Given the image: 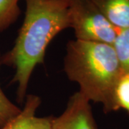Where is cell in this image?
I'll use <instances>...</instances> for the list:
<instances>
[{
  "mask_svg": "<svg viewBox=\"0 0 129 129\" xmlns=\"http://www.w3.org/2000/svg\"><path fill=\"white\" fill-rule=\"evenodd\" d=\"M23 23L12 48L2 55V64L15 70L11 83L17 84V101L22 103L32 74L43 64L53 38L70 27L68 0H25Z\"/></svg>",
  "mask_w": 129,
  "mask_h": 129,
  "instance_id": "1",
  "label": "cell"
},
{
  "mask_svg": "<svg viewBox=\"0 0 129 129\" xmlns=\"http://www.w3.org/2000/svg\"><path fill=\"white\" fill-rule=\"evenodd\" d=\"M64 71L80 86L89 101L101 103L105 113L119 110L115 89L123 72L113 45L70 40L66 46Z\"/></svg>",
  "mask_w": 129,
  "mask_h": 129,
  "instance_id": "2",
  "label": "cell"
},
{
  "mask_svg": "<svg viewBox=\"0 0 129 129\" xmlns=\"http://www.w3.org/2000/svg\"><path fill=\"white\" fill-rule=\"evenodd\" d=\"M70 28L75 40L113 45L118 29L92 0H68Z\"/></svg>",
  "mask_w": 129,
  "mask_h": 129,
  "instance_id": "3",
  "label": "cell"
},
{
  "mask_svg": "<svg viewBox=\"0 0 129 129\" xmlns=\"http://www.w3.org/2000/svg\"><path fill=\"white\" fill-rule=\"evenodd\" d=\"M52 129H97L90 101L80 92H75L64 112L53 116Z\"/></svg>",
  "mask_w": 129,
  "mask_h": 129,
  "instance_id": "4",
  "label": "cell"
},
{
  "mask_svg": "<svg viewBox=\"0 0 129 129\" xmlns=\"http://www.w3.org/2000/svg\"><path fill=\"white\" fill-rule=\"evenodd\" d=\"M40 104L41 99L39 96L26 95L23 109L0 129H52L53 116L37 117L35 115Z\"/></svg>",
  "mask_w": 129,
  "mask_h": 129,
  "instance_id": "5",
  "label": "cell"
},
{
  "mask_svg": "<svg viewBox=\"0 0 129 129\" xmlns=\"http://www.w3.org/2000/svg\"><path fill=\"white\" fill-rule=\"evenodd\" d=\"M113 25L129 27V0H92Z\"/></svg>",
  "mask_w": 129,
  "mask_h": 129,
  "instance_id": "6",
  "label": "cell"
},
{
  "mask_svg": "<svg viewBox=\"0 0 129 129\" xmlns=\"http://www.w3.org/2000/svg\"><path fill=\"white\" fill-rule=\"evenodd\" d=\"M113 46L123 73H129V27L118 29Z\"/></svg>",
  "mask_w": 129,
  "mask_h": 129,
  "instance_id": "7",
  "label": "cell"
},
{
  "mask_svg": "<svg viewBox=\"0 0 129 129\" xmlns=\"http://www.w3.org/2000/svg\"><path fill=\"white\" fill-rule=\"evenodd\" d=\"M19 0H0V32H2L17 20L21 14Z\"/></svg>",
  "mask_w": 129,
  "mask_h": 129,
  "instance_id": "8",
  "label": "cell"
},
{
  "mask_svg": "<svg viewBox=\"0 0 129 129\" xmlns=\"http://www.w3.org/2000/svg\"><path fill=\"white\" fill-rule=\"evenodd\" d=\"M2 54L0 52V67ZM21 109L14 104L5 94L0 86V128L4 127L7 123L20 113Z\"/></svg>",
  "mask_w": 129,
  "mask_h": 129,
  "instance_id": "9",
  "label": "cell"
},
{
  "mask_svg": "<svg viewBox=\"0 0 129 129\" xmlns=\"http://www.w3.org/2000/svg\"><path fill=\"white\" fill-rule=\"evenodd\" d=\"M115 100L118 108H123L129 114V73H123L115 89Z\"/></svg>",
  "mask_w": 129,
  "mask_h": 129,
  "instance_id": "10",
  "label": "cell"
}]
</instances>
